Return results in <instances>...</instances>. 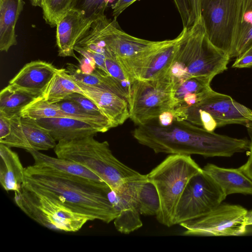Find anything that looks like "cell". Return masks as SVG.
Segmentation results:
<instances>
[{
    "label": "cell",
    "mask_w": 252,
    "mask_h": 252,
    "mask_svg": "<svg viewBox=\"0 0 252 252\" xmlns=\"http://www.w3.org/2000/svg\"><path fill=\"white\" fill-rule=\"evenodd\" d=\"M227 196L203 169L189 180L176 206L173 225L203 216L220 205Z\"/></svg>",
    "instance_id": "obj_9"
},
{
    "label": "cell",
    "mask_w": 252,
    "mask_h": 252,
    "mask_svg": "<svg viewBox=\"0 0 252 252\" xmlns=\"http://www.w3.org/2000/svg\"><path fill=\"white\" fill-rule=\"evenodd\" d=\"M74 93H84L65 69H58L42 96L48 103H56Z\"/></svg>",
    "instance_id": "obj_25"
},
{
    "label": "cell",
    "mask_w": 252,
    "mask_h": 252,
    "mask_svg": "<svg viewBox=\"0 0 252 252\" xmlns=\"http://www.w3.org/2000/svg\"><path fill=\"white\" fill-rule=\"evenodd\" d=\"M248 212L240 205L221 203L207 214L179 225L186 229L184 235L239 236L247 231Z\"/></svg>",
    "instance_id": "obj_11"
},
{
    "label": "cell",
    "mask_w": 252,
    "mask_h": 252,
    "mask_svg": "<svg viewBox=\"0 0 252 252\" xmlns=\"http://www.w3.org/2000/svg\"><path fill=\"white\" fill-rule=\"evenodd\" d=\"M202 169L220 187L226 196L234 193L252 194V180L239 168H226L208 163Z\"/></svg>",
    "instance_id": "obj_19"
},
{
    "label": "cell",
    "mask_w": 252,
    "mask_h": 252,
    "mask_svg": "<svg viewBox=\"0 0 252 252\" xmlns=\"http://www.w3.org/2000/svg\"><path fill=\"white\" fill-rule=\"evenodd\" d=\"M20 115L35 120L51 118H66L77 120L73 115L63 111L57 103H48L42 95L25 107Z\"/></svg>",
    "instance_id": "obj_29"
},
{
    "label": "cell",
    "mask_w": 252,
    "mask_h": 252,
    "mask_svg": "<svg viewBox=\"0 0 252 252\" xmlns=\"http://www.w3.org/2000/svg\"><path fill=\"white\" fill-rule=\"evenodd\" d=\"M173 89L169 72L155 79L135 80L128 100L129 119L141 126L158 119L165 111H172Z\"/></svg>",
    "instance_id": "obj_8"
},
{
    "label": "cell",
    "mask_w": 252,
    "mask_h": 252,
    "mask_svg": "<svg viewBox=\"0 0 252 252\" xmlns=\"http://www.w3.org/2000/svg\"><path fill=\"white\" fill-rule=\"evenodd\" d=\"M23 0H0V50L7 52L17 44L15 27L23 10Z\"/></svg>",
    "instance_id": "obj_22"
},
{
    "label": "cell",
    "mask_w": 252,
    "mask_h": 252,
    "mask_svg": "<svg viewBox=\"0 0 252 252\" xmlns=\"http://www.w3.org/2000/svg\"><path fill=\"white\" fill-rule=\"evenodd\" d=\"M76 0H42L43 17L51 27L56 26L59 20L70 10L73 9Z\"/></svg>",
    "instance_id": "obj_31"
},
{
    "label": "cell",
    "mask_w": 252,
    "mask_h": 252,
    "mask_svg": "<svg viewBox=\"0 0 252 252\" xmlns=\"http://www.w3.org/2000/svg\"><path fill=\"white\" fill-rule=\"evenodd\" d=\"M137 0H117L112 4V14L114 19L117 18L129 5Z\"/></svg>",
    "instance_id": "obj_37"
},
{
    "label": "cell",
    "mask_w": 252,
    "mask_h": 252,
    "mask_svg": "<svg viewBox=\"0 0 252 252\" xmlns=\"http://www.w3.org/2000/svg\"><path fill=\"white\" fill-rule=\"evenodd\" d=\"M0 183L7 192L18 191L25 180L24 168L18 154L0 143Z\"/></svg>",
    "instance_id": "obj_20"
},
{
    "label": "cell",
    "mask_w": 252,
    "mask_h": 252,
    "mask_svg": "<svg viewBox=\"0 0 252 252\" xmlns=\"http://www.w3.org/2000/svg\"><path fill=\"white\" fill-rule=\"evenodd\" d=\"M179 36L169 71L174 84L194 77L211 82L226 70L230 58L210 41L201 18L192 26L183 28Z\"/></svg>",
    "instance_id": "obj_3"
},
{
    "label": "cell",
    "mask_w": 252,
    "mask_h": 252,
    "mask_svg": "<svg viewBox=\"0 0 252 252\" xmlns=\"http://www.w3.org/2000/svg\"><path fill=\"white\" fill-rule=\"evenodd\" d=\"M17 206L29 218L46 228L66 232L79 231L90 219L55 198L23 185L14 192Z\"/></svg>",
    "instance_id": "obj_7"
},
{
    "label": "cell",
    "mask_w": 252,
    "mask_h": 252,
    "mask_svg": "<svg viewBox=\"0 0 252 252\" xmlns=\"http://www.w3.org/2000/svg\"><path fill=\"white\" fill-rule=\"evenodd\" d=\"M105 63L108 75L111 81L121 95L128 101L133 81L130 79L107 47Z\"/></svg>",
    "instance_id": "obj_30"
},
{
    "label": "cell",
    "mask_w": 252,
    "mask_h": 252,
    "mask_svg": "<svg viewBox=\"0 0 252 252\" xmlns=\"http://www.w3.org/2000/svg\"><path fill=\"white\" fill-rule=\"evenodd\" d=\"M11 130L2 143L10 148H18L26 151H46L54 149L56 140L49 131L40 126L35 120L16 115L10 118Z\"/></svg>",
    "instance_id": "obj_12"
},
{
    "label": "cell",
    "mask_w": 252,
    "mask_h": 252,
    "mask_svg": "<svg viewBox=\"0 0 252 252\" xmlns=\"http://www.w3.org/2000/svg\"><path fill=\"white\" fill-rule=\"evenodd\" d=\"M27 151L32 157L34 160L33 165L36 167L65 177L106 184L95 173L78 163L50 157L35 150Z\"/></svg>",
    "instance_id": "obj_17"
},
{
    "label": "cell",
    "mask_w": 252,
    "mask_h": 252,
    "mask_svg": "<svg viewBox=\"0 0 252 252\" xmlns=\"http://www.w3.org/2000/svg\"><path fill=\"white\" fill-rule=\"evenodd\" d=\"M36 121L40 126L48 129L58 142L94 136L99 132L91 125L71 118H43Z\"/></svg>",
    "instance_id": "obj_18"
},
{
    "label": "cell",
    "mask_w": 252,
    "mask_h": 252,
    "mask_svg": "<svg viewBox=\"0 0 252 252\" xmlns=\"http://www.w3.org/2000/svg\"><path fill=\"white\" fill-rule=\"evenodd\" d=\"M247 224L248 227H252V210L248 212Z\"/></svg>",
    "instance_id": "obj_40"
},
{
    "label": "cell",
    "mask_w": 252,
    "mask_h": 252,
    "mask_svg": "<svg viewBox=\"0 0 252 252\" xmlns=\"http://www.w3.org/2000/svg\"><path fill=\"white\" fill-rule=\"evenodd\" d=\"M132 135L139 143L157 154L230 157L249 150L250 147L247 139L219 134L175 119L168 126H160L157 119L138 126Z\"/></svg>",
    "instance_id": "obj_1"
},
{
    "label": "cell",
    "mask_w": 252,
    "mask_h": 252,
    "mask_svg": "<svg viewBox=\"0 0 252 252\" xmlns=\"http://www.w3.org/2000/svg\"><path fill=\"white\" fill-rule=\"evenodd\" d=\"M23 185L56 198L90 221L108 223L119 215L110 198L112 190L106 184L63 176L32 165L25 168Z\"/></svg>",
    "instance_id": "obj_2"
},
{
    "label": "cell",
    "mask_w": 252,
    "mask_h": 252,
    "mask_svg": "<svg viewBox=\"0 0 252 252\" xmlns=\"http://www.w3.org/2000/svg\"><path fill=\"white\" fill-rule=\"evenodd\" d=\"M71 77L84 95L91 99L107 118L113 127L123 125L129 118V105L126 98L112 91L88 85Z\"/></svg>",
    "instance_id": "obj_14"
},
{
    "label": "cell",
    "mask_w": 252,
    "mask_h": 252,
    "mask_svg": "<svg viewBox=\"0 0 252 252\" xmlns=\"http://www.w3.org/2000/svg\"><path fill=\"white\" fill-rule=\"evenodd\" d=\"M252 67V47L244 53L236 58L232 65L233 68H249Z\"/></svg>",
    "instance_id": "obj_35"
},
{
    "label": "cell",
    "mask_w": 252,
    "mask_h": 252,
    "mask_svg": "<svg viewBox=\"0 0 252 252\" xmlns=\"http://www.w3.org/2000/svg\"><path fill=\"white\" fill-rule=\"evenodd\" d=\"M79 11L72 9L58 22L56 42L59 56L76 58L74 47L77 42L90 29L93 21Z\"/></svg>",
    "instance_id": "obj_15"
},
{
    "label": "cell",
    "mask_w": 252,
    "mask_h": 252,
    "mask_svg": "<svg viewBox=\"0 0 252 252\" xmlns=\"http://www.w3.org/2000/svg\"><path fill=\"white\" fill-rule=\"evenodd\" d=\"M175 119L186 121L208 131L230 124L252 127V110L229 95L212 90L196 104L174 113Z\"/></svg>",
    "instance_id": "obj_6"
},
{
    "label": "cell",
    "mask_w": 252,
    "mask_h": 252,
    "mask_svg": "<svg viewBox=\"0 0 252 252\" xmlns=\"http://www.w3.org/2000/svg\"><path fill=\"white\" fill-rule=\"evenodd\" d=\"M54 152L57 157L70 160L85 166L97 175L113 191L126 183L147 178L118 160L108 142H100L94 135L58 142Z\"/></svg>",
    "instance_id": "obj_4"
},
{
    "label": "cell",
    "mask_w": 252,
    "mask_h": 252,
    "mask_svg": "<svg viewBox=\"0 0 252 252\" xmlns=\"http://www.w3.org/2000/svg\"><path fill=\"white\" fill-rule=\"evenodd\" d=\"M65 99L73 101L85 110L97 115H103L98 107L88 97L79 93H74Z\"/></svg>",
    "instance_id": "obj_34"
},
{
    "label": "cell",
    "mask_w": 252,
    "mask_h": 252,
    "mask_svg": "<svg viewBox=\"0 0 252 252\" xmlns=\"http://www.w3.org/2000/svg\"><path fill=\"white\" fill-rule=\"evenodd\" d=\"M202 170L190 156L170 154L146 175L159 195L160 208L156 217L159 223L173 225L174 214L183 192L190 179Z\"/></svg>",
    "instance_id": "obj_5"
},
{
    "label": "cell",
    "mask_w": 252,
    "mask_h": 252,
    "mask_svg": "<svg viewBox=\"0 0 252 252\" xmlns=\"http://www.w3.org/2000/svg\"><path fill=\"white\" fill-rule=\"evenodd\" d=\"M114 203L119 212L114 224L119 232L127 234L142 226L136 199L131 194L126 192L117 194Z\"/></svg>",
    "instance_id": "obj_23"
},
{
    "label": "cell",
    "mask_w": 252,
    "mask_h": 252,
    "mask_svg": "<svg viewBox=\"0 0 252 252\" xmlns=\"http://www.w3.org/2000/svg\"><path fill=\"white\" fill-rule=\"evenodd\" d=\"M158 123L161 126H168L175 120L174 116L171 111H167L159 115L157 119Z\"/></svg>",
    "instance_id": "obj_39"
},
{
    "label": "cell",
    "mask_w": 252,
    "mask_h": 252,
    "mask_svg": "<svg viewBox=\"0 0 252 252\" xmlns=\"http://www.w3.org/2000/svg\"><path fill=\"white\" fill-rule=\"evenodd\" d=\"M112 0H76L73 9L81 12L86 18L95 20L105 16V10Z\"/></svg>",
    "instance_id": "obj_33"
},
{
    "label": "cell",
    "mask_w": 252,
    "mask_h": 252,
    "mask_svg": "<svg viewBox=\"0 0 252 252\" xmlns=\"http://www.w3.org/2000/svg\"><path fill=\"white\" fill-rule=\"evenodd\" d=\"M210 83L207 79L194 77L174 84L172 112L191 106L202 99L212 90Z\"/></svg>",
    "instance_id": "obj_21"
},
{
    "label": "cell",
    "mask_w": 252,
    "mask_h": 252,
    "mask_svg": "<svg viewBox=\"0 0 252 252\" xmlns=\"http://www.w3.org/2000/svg\"><path fill=\"white\" fill-rule=\"evenodd\" d=\"M248 130L251 139L249 158L247 162L239 168L252 180V127H248Z\"/></svg>",
    "instance_id": "obj_36"
},
{
    "label": "cell",
    "mask_w": 252,
    "mask_h": 252,
    "mask_svg": "<svg viewBox=\"0 0 252 252\" xmlns=\"http://www.w3.org/2000/svg\"><path fill=\"white\" fill-rule=\"evenodd\" d=\"M10 130V118L0 115V140L5 138L9 134Z\"/></svg>",
    "instance_id": "obj_38"
},
{
    "label": "cell",
    "mask_w": 252,
    "mask_h": 252,
    "mask_svg": "<svg viewBox=\"0 0 252 252\" xmlns=\"http://www.w3.org/2000/svg\"><path fill=\"white\" fill-rule=\"evenodd\" d=\"M183 28L192 26L201 18L200 0H174Z\"/></svg>",
    "instance_id": "obj_32"
},
{
    "label": "cell",
    "mask_w": 252,
    "mask_h": 252,
    "mask_svg": "<svg viewBox=\"0 0 252 252\" xmlns=\"http://www.w3.org/2000/svg\"><path fill=\"white\" fill-rule=\"evenodd\" d=\"M32 5L34 6H41L42 0H30Z\"/></svg>",
    "instance_id": "obj_41"
},
{
    "label": "cell",
    "mask_w": 252,
    "mask_h": 252,
    "mask_svg": "<svg viewBox=\"0 0 252 252\" xmlns=\"http://www.w3.org/2000/svg\"><path fill=\"white\" fill-rule=\"evenodd\" d=\"M136 199L141 215L157 216L160 208V199L154 184L147 178L137 183Z\"/></svg>",
    "instance_id": "obj_27"
},
{
    "label": "cell",
    "mask_w": 252,
    "mask_h": 252,
    "mask_svg": "<svg viewBox=\"0 0 252 252\" xmlns=\"http://www.w3.org/2000/svg\"><path fill=\"white\" fill-rule=\"evenodd\" d=\"M252 47V0H241L231 58H237Z\"/></svg>",
    "instance_id": "obj_24"
},
{
    "label": "cell",
    "mask_w": 252,
    "mask_h": 252,
    "mask_svg": "<svg viewBox=\"0 0 252 252\" xmlns=\"http://www.w3.org/2000/svg\"><path fill=\"white\" fill-rule=\"evenodd\" d=\"M241 0H200V14L210 41L230 58Z\"/></svg>",
    "instance_id": "obj_10"
},
{
    "label": "cell",
    "mask_w": 252,
    "mask_h": 252,
    "mask_svg": "<svg viewBox=\"0 0 252 252\" xmlns=\"http://www.w3.org/2000/svg\"><path fill=\"white\" fill-rule=\"evenodd\" d=\"M179 39L168 40L165 43L140 55L131 64V72L136 80L157 79L169 72Z\"/></svg>",
    "instance_id": "obj_13"
},
{
    "label": "cell",
    "mask_w": 252,
    "mask_h": 252,
    "mask_svg": "<svg viewBox=\"0 0 252 252\" xmlns=\"http://www.w3.org/2000/svg\"><path fill=\"white\" fill-rule=\"evenodd\" d=\"M52 64L34 61L26 64L9 82L19 89L42 95L47 86L58 71Z\"/></svg>",
    "instance_id": "obj_16"
},
{
    "label": "cell",
    "mask_w": 252,
    "mask_h": 252,
    "mask_svg": "<svg viewBox=\"0 0 252 252\" xmlns=\"http://www.w3.org/2000/svg\"><path fill=\"white\" fill-rule=\"evenodd\" d=\"M40 96L8 84L0 93V115L11 118L20 114L25 107Z\"/></svg>",
    "instance_id": "obj_26"
},
{
    "label": "cell",
    "mask_w": 252,
    "mask_h": 252,
    "mask_svg": "<svg viewBox=\"0 0 252 252\" xmlns=\"http://www.w3.org/2000/svg\"><path fill=\"white\" fill-rule=\"evenodd\" d=\"M56 103L63 111L73 115L77 120L91 125L99 132H105L113 128L110 121L104 115L90 113L73 101L64 99Z\"/></svg>",
    "instance_id": "obj_28"
}]
</instances>
